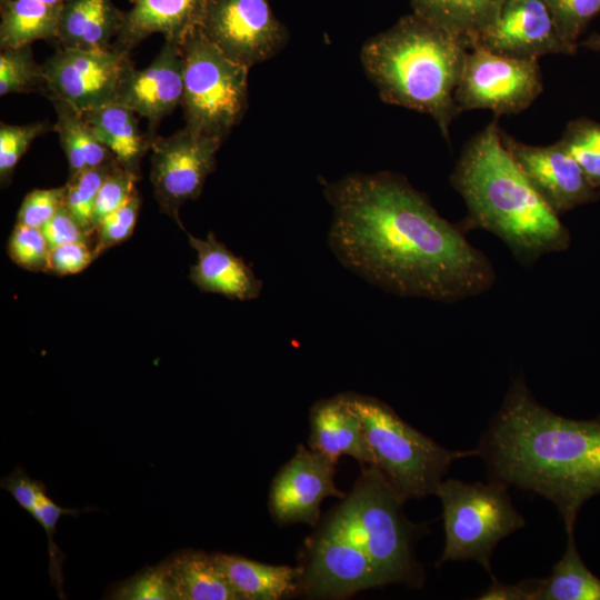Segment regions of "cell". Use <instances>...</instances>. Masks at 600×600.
Listing matches in <instances>:
<instances>
[{"mask_svg": "<svg viewBox=\"0 0 600 600\" xmlns=\"http://www.w3.org/2000/svg\"><path fill=\"white\" fill-rule=\"evenodd\" d=\"M328 243L340 263L400 297L452 303L491 289L496 270L458 223L390 171L352 173L324 188Z\"/></svg>", "mask_w": 600, "mask_h": 600, "instance_id": "1", "label": "cell"}, {"mask_svg": "<svg viewBox=\"0 0 600 600\" xmlns=\"http://www.w3.org/2000/svg\"><path fill=\"white\" fill-rule=\"evenodd\" d=\"M491 480L532 491L574 532L583 503L600 493V417L576 420L540 404L514 379L477 449Z\"/></svg>", "mask_w": 600, "mask_h": 600, "instance_id": "2", "label": "cell"}, {"mask_svg": "<svg viewBox=\"0 0 600 600\" xmlns=\"http://www.w3.org/2000/svg\"><path fill=\"white\" fill-rule=\"evenodd\" d=\"M497 120L462 148L450 174L467 214L458 224L466 232L480 229L497 236L522 266L569 248L571 236L529 183L502 143Z\"/></svg>", "mask_w": 600, "mask_h": 600, "instance_id": "3", "label": "cell"}, {"mask_svg": "<svg viewBox=\"0 0 600 600\" xmlns=\"http://www.w3.org/2000/svg\"><path fill=\"white\" fill-rule=\"evenodd\" d=\"M468 51L462 39L412 12L369 39L360 57L384 102L429 114L449 140Z\"/></svg>", "mask_w": 600, "mask_h": 600, "instance_id": "4", "label": "cell"}, {"mask_svg": "<svg viewBox=\"0 0 600 600\" xmlns=\"http://www.w3.org/2000/svg\"><path fill=\"white\" fill-rule=\"evenodd\" d=\"M343 394L361 422L373 466L404 502L436 494L456 460L478 456V450L457 451L441 447L373 397L352 392Z\"/></svg>", "mask_w": 600, "mask_h": 600, "instance_id": "5", "label": "cell"}, {"mask_svg": "<svg viewBox=\"0 0 600 600\" xmlns=\"http://www.w3.org/2000/svg\"><path fill=\"white\" fill-rule=\"evenodd\" d=\"M404 501L374 467H364L338 507L389 583L418 586L422 570L412 556L417 527L402 512Z\"/></svg>", "mask_w": 600, "mask_h": 600, "instance_id": "6", "label": "cell"}, {"mask_svg": "<svg viewBox=\"0 0 600 600\" xmlns=\"http://www.w3.org/2000/svg\"><path fill=\"white\" fill-rule=\"evenodd\" d=\"M504 483L441 481L436 496L442 504L446 544L438 564L474 560L493 578L491 554L499 541L524 527Z\"/></svg>", "mask_w": 600, "mask_h": 600, "instance_id": "7", "label": "cell"}, {"mask_svg": "<svg viewBox=\"0 0 600 600\" xmlns=\"http://www.w3.org/2000/svg\"><path fill=\"white\" fill-rule=\"evenodd\" d=\"M180 47L183 56L181 107L184 127L223 140L246 111L249 68L223 54L199 27Z\"/></svg>", "mask_w": 600, "mask_h": 600, "instance_id": "8", "label": "cell"}, {"mask_svg": "<svg viewBox=\"0 0 600 600\" xmlns=\"http://www.w3.org/2000/svg\"><path fill=\"white\" fill-rule=\"evenodd\" d=\"M386 584L387 578L337 508L309 543L299 591L310 598L344 599Z\"/></svg>", "mask_w": 600, "mask_h": 600, "instance_id": "9", "label": "cell"}, {"mask_svg": "<svg viewBox=\"0 0 600 600\" xmlns=\"http://www.w3.org/2000/svg\"><path fill=\"white\" fill-rule=\"evenodd\" d=\"M543 91L538 60L502 56L481 47L469 49L454 92L460 112L490 110L496 116L517 114Z\"/></svg>", "mask_w": 600, "mask_h": 600, "instance_id": "10", "label": "cell"}, {"mask_svg": "<svg viewBox=\"0 0 600 600\" xmlns=\"http://www.w3.org/2000/svg\"><path fill=\"white\" fill-rule=\"evenodd\" d=\"M199 29L229 59L251 68L288 41L269 0H206Z\"/></svg>", "mask_w": 600, "mask_h": 600, "instance_id": "11", "label": "cell"}, {"mask_svg": "<svg viewBox=\"0 0 600 600\" xmlns=\"http://www.w3.org/2000/svg\"><path fill=\"white\" fill-rule=\"evenodd\" d=\"M42 66L50 99L81 112L117 102L120 84L133 67L129 51L113 44L107 50L60 48Z\"/></svg>", "mask_w": 600, "mask_h": 600, "instance_id": "12", "label": "cell"}, {"mask_svg": "<svg viewBox=\"0 0 600 600\" xmlns=\"http://www.w3.org/2000/svg\"><path fill=\"white\" fill-rule=\"evenodd\" d=\"M221 142L186 127L170 137L152 138L150 179L154 198L160 210L182 230L179 210L201 194L207 177L214 170Z\"/></svg>", "mask_w": 600, "mask_h": 600, "instance_id": "13", "label": "cell"}, {"mask_svg": "<svg viewBox=\"0 0 600 600\" xmlns=\"http://www.w3.org/2000/svg\"><path fill=\"white\" fill-rule=\"evenodd\" d=\"M501 140L529 183L559 217L600 199L578 162L559 140L548 146L521 142L503 130Z\"/></svg>", "mask_w": 600, "mask_h": 600, "instance_id": "14", "label": "cell"}, {"mask_svg": "<svg viewBox=\"0 0 600 600\" xmlns=\"http://www.w3.org/2000/svg\"><path fill=\"white\" fill-rule=\"evenodd\" d=\"M472 47L526 60L573 54L579 48L561 38L544 0H506L496 21Z\"/></svg>", "mask_w": 600, "mask_h": 600, "instance_id": "15", "label": "cell"}, {"mask_svg": "<svg viewBox=\"0 0 600 600\" xmlns=\"http://www.w3.org/2000/svg\"><path fill=\"white\" fill-rule=\"evenodd\" d=\"M334 463L299 444L296 454L279 470L270 490V511L279 523L314 526L328 497L346 498L334 483Z\"/></svg>", "mask_w": 600, "mask_h": 600, "instance_id": "16", "label": "cell"}, {"mask_svg": "<svg viewBox=\"0 0 600 600\" xmlns=\"http://www.w3.org/2000/svg\"><path fill=\"white\" fill-rule=\"evenodd\" d=\"M183 97V56L180 44L164 41L159 53L144 69L130 68L119 89L117 102L156 126L181 106Z\"/></svg>", "mask_w": 600, "mask_h": 600, "instance_id": "17", "label": "cell"}, {"mask_svg": "<svg viewBox=\"0 0 600 600\" xmlns=\"http://www.w3.org/2000/svg\"><path fill=\"white\" fill-rule=\"evenodd\" d=\"M114 47L130 51L153 33L181 44L199 27L206 0H130Z\"/></svg>", "mask_w": 600, "mask_h": 600, "instance_id": "18", "label": "cell"}, {"mask_svg": "<svg viewBox=\"0 0 600 600\" xmlns=\"http://www.w3.org/2000/svg\"><path fill=\"white\" fill-rule=\"evenodd\" d=\"M189 243L197 252L190 268V279L201 291L221 294L239 301L257 299L262 281L244 260L230 251L212 232L204 239L188 233Z\"/></svg>", "mask_w": 600, "mask_h": 600, "instance_id": "19", "label": "cell"}, {"mask_svg": "<svg viewBox=\"0 0 600 600\" xmlns=\"http://www.w3.org/2000/svg\"><path fill=\"white\" fill-rule=\"evenodd\" d=\"M310 426L309 448L334 464L341 456H350L362 464L373 466L361 422L343 393L316 402L310 411Z\"/></svg>", "mask_w": 600, "mask_h": 600, "instance_id": "20", "label": "cell"}, {"mask_svg": "<svg viewBox=\"0 0 600 600\" xmlns=\"http://www.w3.org/2000/svg\"><path fill=\"white\" fill-rule=\"evenodd\" d=\"M123 13L111 0H68L61 7L56 40L67 49H110Z\"/></svg>", "mask_w": 600, "mask_h": 600, "instance_id": "21", "label": "cell"}, {"mask_svg": "<svg viewBox=\"0 0 600 600\" xmlns=\"http://www.w3.org/2000/svg\"><path fill=\"white\" fill-rule=\"evenodd\" d=\"M213 554L238 599L277 600L300 590L302 567L267 564L237 554Z\"/></svg>", "mask_w": 600, "mask_h": 600, "instance_id": "22", "label": "cell"}, {"mask_svg": "<svg viewBox=\"0 0 600 600\" xmlns=\"http://www.w3.org/2000/svg\"><path fill=\"white\" fill-rule=\"evenodd\" d=\"M97 139L117 161L137 173L143 156L150 150L154 136L141 132L137 113L118 102L82 112Z\"/></svg>", "mask_w": 600, "mask_h": 600, "instance_id": "23", "label": "cell"}, {"mask_svg": "<svg viewBox=\"0 0 600 600\" xmlns=\"http://www.w3.org/2000/svg\"><path fill=\"white\" fill-rule=\"evenodd\" d=\"M167 562L174 600H239L213 553L182 550Z\"/></svg>", "mask_w": 600, "mask_h": 600, "instance_id": "24", "label": "cell"}, {"mask_svg": "<svg viewBox=\"0 0 600 600\" xmlns=\"http://www.w3.org/2000/svg\"><path fill=\"white\" fill-rule=\"evenodd\" d=\"M506 0H410L412 12L462 39L473 41L498 18Z\"/></svg>", "mask_w": 600, "mask_h": 600, "instance_id": "25", "label": "cell"}, {"mask_svg": "<svg viewBox=\"0 0 600 600\" xmlns=\"http://www.w3.org/2000/svg\"><path fill=\"white\" fill-rule=\"evenodd\" d=\"M61 7L37 0H1V49L56 39Z\"/></svg>", "mask_w": 600, "mask_h": 600, "instance_id": "26", "label": "cell"}, {"mask_svg": "<svg viewBox=\"0 0 600 600\" xmlns=\"http://www.w3.org/2000/svg\"><path fill=\"white\" fill-rule=\"evenodd\" d=\"M53 102L61 148L66 154L69 176L102 166L113 159L112 152L93 133L81 111L60 100Z\"/></svg>", "mask_w": 600, "mask_h": 600, "instance_id": "27", "label": "cell"}, {"mask_svg": "<svg viewBox=\"0 0 600 600\" xmlns=\"http://www.w3.org/2000/svg\"><path fill=\"white\" fill-rule=\"evenodd\" d=\"M567 548L547 579H539L534 600H600V579L583 563L569 532Z\"/></svg>", "mask_w": 600, "mask_h": 600, "instance_id": "28", "label": "cell"}, {"mask_svg": "<svg viewBox=\"0 0 600 600\" xmlns=\"http://www.w3.org/2000/svg\"><path fill=\"white\" fill-rule=\"evenodd\" d=\"M600 197V122L571 120L560 139Z\"/></svg>", "mask_w": 600, "mask_h": 600, "instance_id": "29", "label": "cell"}, {"mask_svg": "<svg viewBox=\"0 0 600 600\" xmlns=\"http://www.w3.org/2000/svg\"><path fill=\"white\" fill-rule=\"evenodd\" d=\"M117 162V159H113L102 166L69 176L64 184L63 206L79 224L91 234H94L92 217L96 198L104 179Z\"/></svg>", "mask_w": 600, "mask_h": 600, "instance_id": "30", "label": "cell"}, {"mask_svg": "<svg viewBox=\"0 0 600 600\" xmlns=\"http://www.w3.org/2000/svg\"><path fill=\"white\" fill-rule=\"evenodd\" d=\"M44 86L43 66L33 58L31 44L2 49L0 96L29 92Z\"/></svg>", "mask_w": 600, "mask_h": 600, "instance_id": "31", "label": "cell"}, {"mask_svg": "<svg viewBox=\"0 0 600 600\" xmlns=\"http://www.w3.org/2000/svg\"><path fill=\"white\" fill-rule=\"evenodd\" d=\"M50 250L41 229L16 223L7 251L17 266L32 272H50Z\"/></svg>", "mask_w": 600, "mask_h": 600, "instance_id": "32", "label": "cell"}, {"mask_svg": "<svg viewBox=\"0 0 600 600\" xmlns=\"http://www.w3.org/2000/svg\"><path fill=\"white\" fill-rule=\"evenodd\" d=\"M117 600H174L169 581L167 559L156 567H147L112 588Z\"/></svg>", "mask_w": 600, "mask_h": 600, "instance_id": "33", "label": "cell"}, {"mask_svg": "<svg viewBox=\"0 0 600 600\" xmlns=\"http://www.w3.org/2000/svg\"><path fill=\"white\" fill-rule=\"evenodd\" d=\"M140 204L141 199L137 189L122 207L98 223L92 243L94 258L131 237L139 217Z\"/></svg>", "mask_w": 600, "mask_h": 600, "instance_id": "34", "label": "cell"}, {"mask_svg": "<svg viewBox=\"0 0 600 600\" xmlns=\"http://www.w3.org/2000/svg\"><path fill=\"white\" fill-rule=\"evenodd\" d=\"M561 38L579 47L578 40L600 14V0H544Z\"/></svg>", "mask_w": 600, "mask_h": 600, "instance_id": "35", "label": "cell"}, {"mask_svg": "<svg viewBox=\"0 0 600 600\" xmlns=\"http://www.w3.org/2000/svg\"><path fill=\"white\" fill-rule=\"evenodd\" d=\"M49 129L44 122L28 124L0 123V181L10 182L12 173L31 142Z\"/></svg>", "mask_w": 600, "mask_h": 600, "instance_id": "36", "label": "cell"}, {"mask_svg": "<svg viewBox=\"0 0 600 600\" xmlns=\"http://www.w3.org/2000/svg\"><path fill=\"white\" fill-rule=\"evenodd\" d=\"M139 173L122 167L119 162L104 179L93 208V228L108 214L122 207L137 190Z\"/></svg>", "mask_w": 600, "mask_h": 600, "instance_id": "37", "label": "cell"}, {"mask_svg": "<svg viewBox=\"0 0 600 600\" xmlns=\"http://www.w3.org/2000/svg\"><path fill=\"white\" fill-rule=\"evenodd\" d=\"M86 511L84 509H66L52 501L48 494L43 496L37 506L32 509L30 514L42 526L48 537V551H49V573L52 582L54 583L60 597L62 592V573L61 563L64 554L60 551L54 543L53 534L58 520L63 514L77 516Z\"/></svg>", "mask_w": 600, "mask_h": 600, "instance_id": "38", "label": "cell"}, {"mask_svg": "<svg viewBox=\"0 0 600 600\" xmlns=\"http://www.w3.org/2000/svg\"><path fill=\"white\" fill-rule=\"evenodd\" d=\"M66 187L34 189L21 202L17 222L41 229L63 206Z\"/></svg>", "mask_w": 600, "mask_h": 600, "instance_id": "39", "label": "cell"}, {"mask_svg": "<svg viewBox=\"0 0 600 600\" xmlns=\"http://www.w3.org/2000/svg\"><path fill=\"white\" fill-rule=\"evenodd\" d=\"M94 259L90 242L61 244L50 250V272L58 276L77 274Z\"/></svg>", "mask_w": 600, "mask_h": 600, "instance_id": "40", "label": "cell"}, {"mask_svg": "<svg viewBox=\"0 0 600 600\" xmlns=\"http://www.w3.org/2000/svg\"><path fill=\"white\" fill-rule=\"evenodd\" d=\"M41 231L50 249L72 242L93 243L91 239L93 234L86 231L64 206L41 228Z\"/></svg>", "mask_w": 600, "mask_h": 600, "instance_id": "41", "label": "cell"}, {"mask_svg": "<svg viewBox=\"0 0 600 600\" xmlns=\"http://www.w3.org/2000/svg\"><path fill=\"white\" fill-rule=\"evenodd\" d=\"M1 488L9 491L18 504L29 513L39 500L47 494L44 484L31 479L20 467L2 478Z\"/></svg>", "mask_w": 600, "mask_h": 600, "instance_id": "42", "label": "cell"}, {"mask_svg": "<svg viewBox=\"0 0 600 600\" xmlns=\"http://www.w3.org/2000/svg\"><path fill=\"white\" fill-rule=\"evenodd\" d=\"M539 579L521 581L517 584H503L492 578V584L484 590L480 600H534Z\"/></svg>", "mask_w": 600, "mask_h": 600, "instance_id": "43", "label": "cell"}, {"mask_svg": "<svg viewBox=\"0 0 600 600\" xmlns=\"http://www.w3.org/2000/svg\"><path fill=\"white\" fill-rule=\"evenodd\" d=\"M584 47L590 50L600 51V34L599 33H592L590 34L586 40H583L579 47Z\"/></svg>", "mask_w": 600, "mask_h": 600, "instance_id": "44", "label": "cell"}, {"mask_svg": "<svg viewBox=\"0 0 600 600\" xmlns=\"http://www.w3.org/2000/svg\"><path fill=\"white\" fill-rule=\"evenodd\" d=\"M49 6H62L68 0H37Z\"/></svg>", "mask_w": 600, "mask_h": 600, "instance_id": "45", "label": "cell"}]
</instances>
